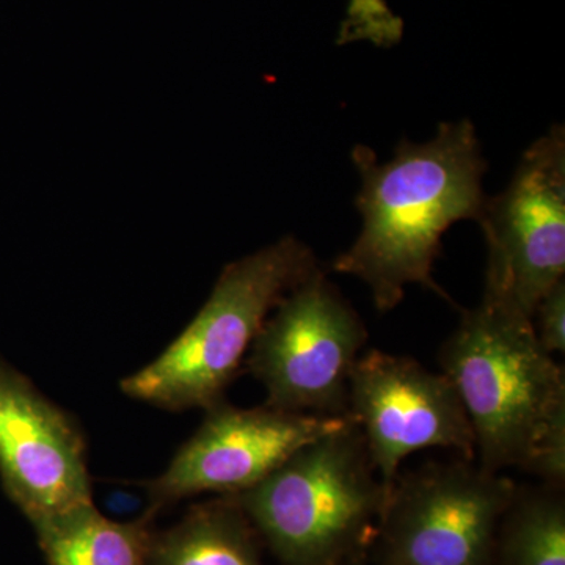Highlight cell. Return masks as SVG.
<instances>
[{
    "mask_svg": "<svg viewBox=\"0 0 565 565\" xmlns=\"http://www.w3.org/2000/svg\"><path fill=\"white\" fill-rule=\"evenodd\" d=\"M494 565H565L564 487L516 486L498 530Z\"/></svg>",
    "mask_w": 565,
    "mask_h": 565,
    "instance_id": "obj_13",
    "label": "cell"
},
{
    "mask_svg": "<svg viewBox=\"0 0 565 565\" xmlns=\"http://www.w3.org/2000/svg\"><path fill=\"white\" fill-rule=\"evenodd\" d=\"M262 539L233 497L189 508L180 522L152 530L143 565H264Z\"/></svg>",
    "mask_w": 565,
    "mask_h": 565,
    "instance_id": "obj_11",
    "label": "cell"
},
{
    "mask_svg": "<svg viewBox=\"0 0 565 565\" xmlns=\"http://www.w3.org/2000/svg\"><path fill=\"white\" fill-rule=\"evenodd\" d=\"M362 177L356 210L362 233L332 263V270L366 282L381 313L394 310L408 285L449 299L434 278L441 237L460 221L478 222L487 162L473 122H441L426 143L401 140L392 161L379 163L370 148H353Z\"/></svg>",
    "mask_w": 565,
    "mask_h": 565,
    "instance_id": "obj_1",
    "label": "cell"
},
{
    "mask_svg": "<svg viewBox=\"0 0 565 565\" xmlns=\"http://www.w3.org/2000/svg\"><path fill=\"white\" fill-rule=\"evenodd\" d=\"M204 412L202 426L181 446L167 470L143 482L152 516L196 494L233 497L250 490L305 445L351 419L294 414L267 404L239 408L225 399Z\"/></svg>",
    "mask_w": 565,
    "mask_h": 565,
    "instance_id": "obj_8",
    "label": "cell"
},
{
    "mask_svg": "<svg viewBox=\"0 0 565 565\" xmlns=\"http://www.w3.org/2000/svg\"><path fill=\"white\" fill-rule=\"evenodd\" d=\"M76 419L0 359V481L33 525L95 503Z\"/></svg>",
    "mask_w": 565,
    "mask_h": 565,
    "instance_id": "obj_10",
    "label": "cell"
},
{
    "mask_svg": "<svg viewBox=\"0 0 565 565\" xmlns=\"http://www.w3.org/2000/svg\"><path fill=\"white\" fill-rule=\"evenodd\" d=\"M525 471L542 484L565 487V411L542 430Z\"/></svg>",
    "mask_w": 565,
    "mask_h": 565,
    "instance_id": "obj_14",
    "label": "cell"
},
{
    "mask_svg": "<svg viewBox=\"0 0 565 565\" xmlns=\"http://www.w3.org/2000/svg\"><path fill=\"white\" fill-rule=\"evenodd\" d=\"M154 519L118 522L95 503L33 525L47 565H143Z\"/></svg>",
    "mask_w": 565,
    "mask_h": 565,
    "instance_id": "obj_12",
    "label": "cell"
},
{
    "mask_svg": "<svg viewBox=\"0 0 565 565\" xmlns=\"http://www.w3.org/2000/svg\"><path fill=\"white\" fill-rule=\"evenodd\" d=\"M349 416L386 492L405 457L445 448L476 459V437L455 385L411 359L370 351L349 379Z\"/></svg>",
    "mask_w": 565,
    "mask_h": 565,
    "instance_id": "obj_9",
    "label": "cell"
},
{
    "mask_svg": "<svg viewBox=\"0 0 565 565\" xmlns=\"http://www.w3.org/2000/svg\"><path fill=\"white\" fill-rule=\"evenodd\" d=\"M319 267L296 237L230 263L192 322L154 362L122 379L121 392L170 412L221 403L264 321Z\"/></svg>",
    "mask_w": 565,
    "mask_h": 565,
    "instance_id": "obj_4",
    "label": "cell"
},
{
    "mask_svg": "<svg viewBox=\"0 0 565 565\" xmlns=\"http://www.w3.org/2000/svg\"><path fill=\"white\" fill-rule=\"evenodd\" d=\"M487 471L526 470L546 424L565 411L563 366L535 337L533 319L482 296L440 349Z\"/></svg>",
    "mask_w": 565,
    "mask_h": 565,
    "instance_id": "obj_3",
    "label": "cell"
},
{
    "mask_svg": "<svg viewBox=\"0 0 565 565\" xmlns=\"http://www.w3.org/2000/svg\"><path fill=\"white\" fill-rule=\"evenodd\" d=\"M484 294L533 319L539 300L565 275V131L535 140L500 195L486 199Z\"/></svg>",
    "mask_w": 565,
    "mask_h": 565,
    "instance_id": "obj_7",
    "label": "cell"
},
{
    "mask_svg": "<svg viewBox=\"0 0 565 565\" xmlns=\"http://www.w3.org/2000/svg\"><path fill=\"white\" fill-rule=\"evenodd\" d=\"M280 565H364L386 492L352 418L233 494Z\"/></svg>",
    "mask_w": 565,
    "mask_h": 565,
    "instance_id": "obj_2",
    "label": "cell"
},
{
    "mask_svg": "<svg viewBox=\"0 0 565 565\" xmlns=\"http://www.w3.org/2000/svg\"><path fill=\"white\" fill-rule=\"evenodd\" d=\"M516 484L475 460L396 476L371 556L377 565H494L498 530Z\"/></svg>",
    "mask_w": 565,
    "mask_h": 565,
    "instance_id": "obj_6",
    "label": "cell"
},
{
    "mask_svg": "<svg viewBox=\"0 0 565 565\" xmlns=\"http://www.w3.org/2000/svg\"><path fill=\"white\" fill-rule=\"evenodd\" d=\"M539 344L548 352H565V280H561L539 300L533 313Z\"/></svg>",
    "mask_w": 565,
    "mask_h": 565,
    "instance_id": "obj_15",
    "label": "cell"
},
{
    "mask_svg": "<svg viewBox=\"0 0 565 565\" xmlns=\"http://www.w3.org/2000/svg\"><path fill=\"white\" fill-rule=\"evenodd\" d=\"M366 341L362 318L319 267L274 308L244 364L270 407L349 416V379Z\"/></svg>",
    "mask_w": 565,
    "mask_h": 565,
    "instance_id": "obj_5",
    "label": "cell"
}]
</instances>
